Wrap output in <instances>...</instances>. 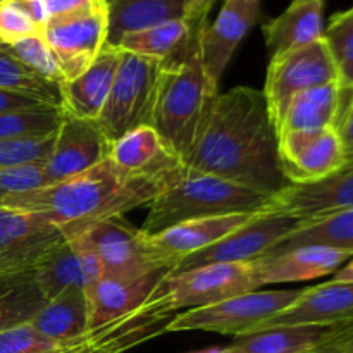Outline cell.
Wrapping results in <instances>:
<instances>
[{"mask_svg": "<svg viewBox=\"0 0 353 353\" xmlns=\"http://www.w3.org/2000/svg\"><path fill=\"white\" fill-rule=\"evenodd\" d=\"M183 164L271 196L286 188L290 183L279 165L278 131L264 92L236 86L217 93Z\"/></svg>", "mask_w": 353, "mask_h": 353, "instance_id": "cell-1", "label": "cell"}, {"mask_svg": "<svg viewBox=\"0 0 353 353\" xmlns=\"http://www.w3.org/2000/svg\"><path fill=\"white\" fill-rule=\"evenodd\" d=\"M181 159L169 157L155 168L128 172L107 155L88 171L26 193L0 196V209L38 214L57 226L123 217L148 205L185 174Z\"/></svg>", "mask_w": 353, "mask_h": 353, "instance_id": "cell-2", "label": "cell"}, {"mask_svg": "<svg viewBox=\"0 0 353 353\" xmlns=\"http://www.w3.org/2000/svg\"><path fill=\"white\" fill-rule=\"evenodd\" d=\"M200 33L176 57L162 62L155 86L150 126L172 155L188 157L217 86L212 85L200 57Z\"/></svg>", "mask_w": 353, "mask_h": 353, "instance_id": "cell-3", "label": "cell"}, {"mask_svg": "<svg viewBox=\"0 0 353 353\" xmlns=\"http://www.w3.org/2000/svg\"><path fill=\"white\" fill-rule=\"evenodd\" d=\"M186 168V165H185ZM272 196L238 183L186 169L176 185L148 203L145 234H157L179 223L230 214H257Z\"/></svg>", "mask_w": 353, "mask_h": 353, "instance_id": "cell-4", "label": "cell"}, {"mask_svg": "<svg viewBox=\"0 0 353 353\" xmlns=\"http://www.w3.org/2000/svg\"><path fill=\"white\" fill-rule=\"evenodd\" d=\"M161 65L162 62L154 59L121 52L112 88L97 119L109 143L119 140L134 128L150 126Z\"/></svg>", "mask_w": 353, "mask_h": 353, "instance_id": "cell-5", "label": "cell"}, {"mask_svg": "<svg viewBox=\"0 0 353 353\" xmlns=\"http://www.w3.org/2000/svg\"><path fill=\"white\" fill-rule=\"evenodd\" d=\"M257 290L252 262L209 264L183 272H169L152 293L150 300L164 312L199 309L231 296Z\"/></svg>", "mask_w": 353, "mask_h": 353, "instance_id": "cell-6", "label": "cell"}, {"mask_svg": "<svg viewBox=\"0 0 353 353\" xmlns=\"http://www.w3.org/2000/svg\"><path fill=\"white\" fill-rule=\"evenodd\" d=\"M303 290H272V292L241 293L223 302L176 314L168 333L209 331V333L243 336L254 333L262 323L288 309Z\"/></svg>", "mask_w": 353, "mask_h": 353, "instance_id": "cell-7", "label": "cell"}, {"mask_svg": "<svg viewBox=\"0 0 353 353\" xmlns=\"http://www.w3.org/2000/svg\"><path fill=\"white\" fill-rule=\"evenodd\" d=\"M65 240L72 241L99 257L103 278L117 281L133 279L159 271L148 259L143 231L131 226L123 217L62 226Z\"/></svg>", "mask_w": 353, "mask_h": 353, "instance_id": "cell-8", "label": "cell"}, {"mask_svg": "<svg viewBox=\"0 0 353 353\" xmlns=\"http://www.w3.org/2000/svg\"><path fill=\"white\" fill-rule=\"evenodd\" d=\"M336 81V65L323 38L307 47L271 57L262 92L276 131H279L286 109L296 93Z\"/></svg>", "mask_w": 353, "mask_h": 353, "instance_id": "cell-9", "label": "cell"}, {"mask_svg": "<svg viewBox=\"0 0 353 353\" xmlns=\"http://www.w3.org/2000/svg\"><path fill=\"white\" fill-rule=\"evenodd\" d=\"M107 6L50 17L43 26V38L57 59L64 83L79 78L93 64L107 45Z\"/></svg>", "mask_w": 353, "mask_h": 353, "instance_id": "cell-10", "label": "cell"}, {"mask_svg": "<svg viewBox=\"0 0 353 353\" xmlns=\"http://www.w3.org/2000/svg\"><path fill=\"white\" fill-rule=\"evenodd\" d=\"M302 221L278 212H259L238 228L230 236L210 245L190 257L183 259L171 272H183L188 269L209 264H234V262H255L290 233L300 226Z\"/></svg>", "mask_w": 353, "mask_h": 353, "instance_id": "cell-11", "label": "cell"}, {"mask_svg": "<svg viewBox=\"0 0 353 353\" xmlns=\"http://www.w3.org/2000/svg\"><path fill=\"white\" fill-rule=\"evenodd\" d=\"M174 314L164 312L150 299L128 316L85 331L81 336L61 341L47 353H124L168 333Z\"/></svg>", "mask_w": 353, "mask_h": 353, "instance_id": "cell-12", "label": "cell"}, {"mask_svg": "<svg viewBox=\"0 0 353 353\" xmlns=\"http://www.w3.org/2000/svg\"><path fill=\"white\" fill-rule=\"evenodd\" d=\"M62 240V228L45 217L0 209V276L34 271Z\"/></svg>", "mask_w": 353, "mask_h": 353, "instance_id": "cell-13", "label": "cell"}, {"mask_svg": "<svg viewBox=\"0 0 353 353\" xmlns=\"http://www.w3.org/2000/svg\"><path fill=\"white\" fill-rule=\"evenodd\" d=\"M278 155L283 176L292 185L321 181L338 171L347 159L334 128L281 133Z\"/></svg>", "mask_w": 353, "mask_h": 353, "instance_id": "cell-14", "label": "cell"}, {"mask_svg": "<svg viewBox=\"0 0 353 353\" xmlns=\"http://www.w3.org/2000/svg\"><path fill=\"white\" fill-rule=\"evenodd\" d=\"M254 216L255 214H230V216L205 217V219L185 221L157 234L143 233L145 250L155 268L172 271L183 259L205 250L210 245L230 236Z\"/></svg>", "mask_w": 353, "mask_h": 353, "instance_id": "cell-15", "label": "cell"}, {"mask_svg": "<svg viewBox=\"0 0 353 353\" xmlns=\"http://www.w3.org/2000/svg\"><path fill=\"white\" fill-rule=\"evenodd\" d=\"M353 207V155L327 178L307 185H292L274 195L262 212H278L299 221L331 216Z\"/></svg>", "mask_w": 353, "mask_h": 353, "instance_id": "cell-16", "label": "cell"}, {"mask_svg": "<svg viewBox=\"0 0 353 353\" xmlns=\"http://www.w3.org/2000/svg\"><path fill=\"white\" fill-rule=\"evenodd\" d=\"M109 145L97 121L64 114L54 134L50 155L43 164L50 185L81 174L102 162L109 155Z\"/></svg>", "mask_w": 353, "mask_h": 353, "instance_id": "cell-17", "label": "cell"}, {"mask_svg": "<svg viewBox=\"0 0 353 353\" xmlns=\"http://www.w3.org/2000/svg\"><path fill=\"white\" fill-rule=\"evenodd\" d=\"M279 326H353V283L327 281L303 288L288 309L262 323L255 331Z\"/></svg>", "mask_w": 353, "mask_h": 353, "instance_id": "cell-18", "label": "cell"}, {"mask_svg": "<svg viewBox=\"0 0 353 353\" xmlns=\"http://www.w3.org/2000/svg\"><path fill=\"white\" fill-rule=\"evenodd\" d=\"M261 14V3L250 0H224L219 16L200 31L199 45L203 69L212 85L219 79L234 50Z\"/></svg>", "mask_w": 353, "mask_h": 353, "instance_id": "cell-19", "label": "cell"}, {"mask_svg": "<svg viewBox=\"0 0 353 353\" xmlns=\"http://www.w3.org/2000/svg\"><path fill=\"white\" fill-rule=\"evenodd\" d=\"M34 278L47 302L69 290H81L88 299L97 283L103 278V271L93 252L74 245L64 236L38 264Z\"/></svg>", "mask_w": 353, "mask_h": 353, "instance_id": "cell-20", "label": "cell"}, {"mask_svg": "<svg viewBox=\"0 0 353 353\" xmlns=\"http://www.w3.org/2000/svg\"><path fill=\"white\" fill-rule=\"evenodd\" d=\"M352 257L350 252L312 245L293 248L274 257L257 259L252 262V271L257 288H262L265 285L309 281L331 274L343 268Z\"/></svg>", "mask_w": 353, "mask_h": 353, "instance_id": "cell-21", "label": "cell"}, {"mask_svg": "<svg viewBox=\"0 0 353 353\" xmlns=\"http://www.w3.org/2000/svg\"><path fill=\"white\" fill-rule=\"evenodd\" d=\"M119 61V48L105 45L99 57L79 78L62 83V112L79 119H99L112 88Z\"/></svg>", "mask_w": 353, "mask_h": 353, "instance_id": "cell-22", "label": "cell"}, {"mask_svg": "<svg viewBox=\"0 0 353 353\" xmlns=\"http://www.w3.org/2000/svg\"><path fill=\"white\" fill-rule=\"evenodd\" d=\"M169 269H159L133 281L102 278L88 295V330L128 316L147 303Z\"/></svg>", "mask_w": 353, "mask_h": 353, "instance_id": "cell-23", "label": "cell"}, {"mask_svg": "<svg viewBox=\"0 0 353 353\" xmlns=\"http://www.w3.org/2000/svg\"><path fill=\"white\" fill-rule=\"evenodd\" d=\"M262 31L271 57L307 47L324 34V0H293Z\"/></svg>", "mask_w": 353, "mask_h": 353, "instance_id": "cell-24", "label": "cell"}, {"mask_svg": "<svg viewBox=\"0 0 353 353\" xmlns=\"http://www.w3.org/2000/svg\"><path fill=\"white\" fill-rule=\"evenodd\" d=\"M343 327L279 326L236 336L219 353H314Z\"/></svg>", "mask_w": 353, "mask_h": 353, "instance_id": "cell-25", "label": "cell"}, {"mask_svg": "<svg viewBox=\"0 0 353 353\" xmlns=\"http://www.w3.org/2000/svg\"><path fill=\"white\" fill-rule=\"evenodd\" d=\"M343 105V92L340 83H327L316 88L296 93L286 109L278 137L286 131H309L334 128Z\"/></svg>", "mask_w": 353, "mask_h": 353, "instance_id": "cell-26", "label": "cell"}, {"mask_svg": "<svg viewBox=\"0 0 353 353\" xmlns=\"http://www.w3.org/2000/svg\"><path fill=\"white\" fill-rule=\"evenodd\" d=\"M109 16L107 45L116 47L119 38L155 24L185 17L186 0H105Z\"/></svg>", "mask_w": 353, "mask_h": 353, "instance_id": "cell-27", "label": "cell"}, {"mask_svg": "<svg viewBox=\"0 0 353 353\" xmlns=\"http://www.w3.org/2000/svg\"><path fill=\"white\" fill-rule=\"evenodd\" d=\"M330 247L353 254V207L331 216L302 221L293 233L279 241L274 248L262 257H274L283 252L300 247Z\"/></svg>", "mask_w": 353, "mask_h": 353, "instance_id": "cell-28", "label": "cell"}, {"mask_svg": "<svg viewBox=\"0 0 353 353\" xmlns=\"http://www.w3.org/2000/svg\"><path fill=\"white\" fill-rule=\"evenodd\" d=\"M31 326L50 340L68 341L88 331V299L81 290H69L48 300Z\"/></svg>", "mask_w": 353, "mask_h": 353, "instance_id": "cell-29", "label": "cell"}, {"mask_svg": "<svg viewBox=\"0 0 353 353\" xmlns=\"http://www.w3.org/2000/svg\"><path fill=\"white\" fill-rule=\"evenodd\" d=\"M192 37L195 34H192L185 19H174L123 34L116 43V48L165 62L176 57L190 43Z\"/></svg>", "mask_w": 353, "mask_h": 353, "instance_id": "cell-30", "label": "cell"}, {"mask_svg": "<svg viewBox=\"0 0 353 353\" xmlns=\"http://www.w3.org/2000/svg\"><path fill=\"white\" fill-rule=\"evenodd\" d=\"M45 303L34 271L0 276V331L31 323Z\"/></svg>", "mask_w": 353, "mask_h": 353, "instance_id": "cell-31", "label": "cell"}, {"mask_svg": "<svg viewBox=\"0 0 353 353\" xmlns=\"http://www.w3.org/2000/svg\"><path fill=\"white\" fill-rule=\"evenodd\" d=\"M169 157H176L165 148L152 126H140L128 131L109 145V159L128 172H140L155 168Z\"/></svg>", "mask_w": 353, "mask_h": 353, "instance_id": "cell-32", "label": "cell"}, {"mask_svg": "<svg viewBox=\"0 0 353 353\" xmlns=\"http://www.w3.org/2000/svg\"><path fill=\"white\" fill-rule=\"evenodd\" d=\"M0 88L37 99L45 105L57 109L62 105L61 85L37 74L16 55L10 54L3 43H0Z\"/></svg>", "mask_w": 353, "mask_h": 353, "instance_id": "cell-33", "label": "cell"}, {"mask_svg": "<svg viewBox=\"0 0 353 353\" xmlns=\"http://www.w3.org/2000/svg\"><path fill=\"white\" fill-rule=\"evenodd\" d=\"M62 109L43 105L37 109L0 114V140H40L54 137L62 121Z\"/></svg>", "mask_w": 353, "mask_h": 353, "instance_id": "cell-34", "label": "cell"}, {"mask_svg": "<svg viewBox=\"0 0 353 353\" xmlns=\"http://www.w3.org/2000/svg\"><path fill=\"white\" fill-rule=\"evenodd\" d=\"M323 40L336 65L340 86L353 90V7L331 17Z\"/></svg>", "mask_w": 353, "mask_h": 353, "instance_id": "cell-35", "label": "cell"}, {"mask_svg": "<svg viewBox=\"0 0 353 353\" xmlns=\"http://www.w3.org/2000/svg\"><path fill=\"white\" fill-rule=\"evenodd\" d=\"M6 47L9 48L10 54L16 55L21 62H24L28 68L33 69L41 78L57 83V85L64 83V76H62L61 68H59L57 59L52 54L43 34L28 37L12 45H6Z\"/></svg>", "mask_w": 353, "mask_h": 353, "instance_id": "cell-36", "label": "cell"}, {"mask_svg": "<svg viewBox=\"0 0 353 353\" xmlns=\"http://www.w3.org/2000/svg\"><path fill=\"white\" fill-rule=\"evenodd\" d=\"M54 137L40 140H0V168L45 164L52 152Z\"/></svg>", "mask_w": 353, "mask_h": 353, "instance_id": "cell-37", "label": "cell"}, {"mask_svg": "<svg viewBox=\"0 0 353 353\" xmlns=\"http://www.w3.org/2000/svg\"><path fill=\"white\" fill-rule=\"evenodd\" d=\"M50 185L43 164H24L0 168V196L26 193Z\"/></svg>", "mask_w": 353, "mask_h": 353, "instance_id": "cell-38", "label": "cell"}, {"mask_svg": "<svg viewBox=\"0 0 353 353\" xmlns=\"http://www.w3.org/2000/svg\"><path fill=\"white\" fill-rule=\"evenodd\" d=\"M37 34H43V28L38 26L17 6L16 0H9L0 6V43L12 45L28 37H37Z\"/></svg>", "mask_w": 353, "mask_h": 353, "instance_id": "cell-39", "label": "cell"}, {"mask_svg": "<svg viewBox=\"0 0 353 353\" xmlns=\"http://www.w3.org/2000/svg\"><path fill=\"white\" fill-rule=\"evenodd\" d=\"M55 345L57 341L34 330L31 323L0 331V353H47Z\"/></svg>", "mask_w": 353, "mask_h": 353, "instance_id": "cell-40", "label": "cell"}, {"mask_svg": "<svg viewBox=\"0 0 353 353\" xmlns=\"http://www.w3.org/2000/svg\"><path fill=\"white\" fill-rule=\"evenodd\" d=\"M336 131L343 145L345 157L353 155V90H343V107H341Z\"/></svg>", "mask_w": 353, "mask_h": 353, "instance_id": "cell-41", "label": "cell"}, {"mask_svg": "<svg viewBox=\"0 0 353 353\" xmlns=\"http://www.w3.org/2000/svg\"><path fill=\"white\" fill-rule=\"evenodd\" d=\"M217 0H186L185 23L190 26L192 34H199L205 28L207 16Z\"/></svg>", "mask_w": 353, "mask_h": 353, "instance_id": "cell-42", "label": "cell"}, {"mask_svg": "<svg viewBox=\"0 0 353 353\" xmlns=\"http://www.w3.org/2000/svg\"><path fill=\"white\" fill-rule=\"evenodd\" d=\"M45 2H47L48 19L105 6V0H45Z\"/></svg>", "mask_w": 353, "mask_h": 353, "instance_id": "cell-43", "label": "cell"}, {"mask_svg": "<svg viewBox=\"0 0 353 353\" xmlns=\"http://www.w3.org/2000/svg\"><path fill=\"white\" fill-rule=\"evenodd\" d=\"M40 100L31 99V97L21 95V93L7 92V90L0 88V114L3 112H14V110H26V109H37V107H43Z\"/></svg>", "mask_w": 353, "mask_h": 353, "instance_id": "cell-44", "label": "cell"}, {"mask_svg": "<svg viewBox=\"0 0 353 353\" xmlns=\"http://www.w3.org/2000/svg\"><path fill=\"white\" fill-rule=\"evenodd\" d=\"M316 353H353V326L338 331L330 341L317 348Z\"/></svg>", "mask_w": 353, "mask_h": 353, "instance_id": "cell-45", "label": "cell"}, {"mask_svg": "<svg viewBox=\"0 0 353 353\" xmlns=\"http://www.w3.org/2000/svg\"><path fill=\"white\" fill-rule=\"evenodd\" d=\"M17 6L38 24V26L43 28L48 21V12H47V2L45 0H16Z\"/></svg>", "mask_w": 353, "mask_h": 353, "instance_id": "cell-46", "label": "cell"}, {"mask_svg": "<svg viewBox=\"0 0 353 353\" xmlns=\"http://www.w3.org/2000/svg\"><path fill=\"white\" fill-rule=\"evenodd\" d=\"M331 281H338V283H353V257L350 262L343 265V268L338 269L334 272V278Z\"/></svg>", "mask_w": 353, "mask_h": 353, "instance_id": "cell-47", "label": "cell"}, {"mask_svg": "<svg viewBox=\"0 0 353 353\" xmlns=\"http://www.w3.org/2000/svg\"><path fill=\"white\" fill-rule=\"evenodd\" d=\"M6 2H9V0H0V6H2V3H6Z\"/></svg>", "mask_w": 353, "mask_h": 353, "instance_id": "cell-48", "label": "cell"}, {"mask_svg": "<svg viewBox=\"0 0 353 353\" xmlns=\"http://www.w3.org/2000/svg\"><path fill=\"white\" fill-rule=\"evenodd\" d=\"M250 2H259V3H261V0H250Z\"/></svg>", "mask_w": 353, "mask_h": 353, "instance_id": "cell-49", "label": "cell"}, {"mask_svg": "<svg viewBox=\"0 0 353 353\" xmlns=\"http://www.w3.org/2000/svg\"><path fill=\"white\" fill-rule=\"evenodd\" d=\"M314 353H316V352H314Z\"/></svg>", "mask_w": 353, "mask_h": 353, "instance_id": "cell-50", "label": "cell"}]
</instances>
